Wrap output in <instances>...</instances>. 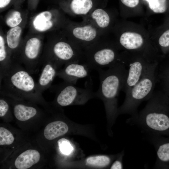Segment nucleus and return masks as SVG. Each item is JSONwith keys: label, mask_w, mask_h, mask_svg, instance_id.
Here are the masks:
<instances>
[{"label": "nucleus", "mask_w": 169, "mask_h": 169, "mask_svg": "<svg viewBox=\"0 0 169 169\" xmlns=\"http://www.w3.org/2000/svg\"><path fill=\"white\" fill-rule=\"evenodd\" d=\"M92 23L98 29H104L109 25L110 19L109 15L104 10L100 8L94 10L90 14Z\"/></svg>", "instance_id": "20"}, {"label": "nucleus", "mask_w": 169, "mask_h": 169, "mask_svg": "<svg viewBox=\"0 0 169 169\" xmlns=\"http://www.w3.org/2000/svg\"><path fill=\"white\" fill-rule=\"evenodd\" d=\"M68 130V126L65 122L56 121L49 123L46 126L44 135L47 140H52L65 134Z\"/></svg>", "instance_id": "17"}, {"label": "nucleus", "mask_w": 169, "mask_h": 169, "mask_svg": "<svg viewBox=\"0 0 169 169\" xmlns=\"http://www.w3.org/2000/svg\"><path fill=\"white\" fill-rule=\"evenodd\" d=\"M58 143L60 151L64 154L68 155L73 150V147L69 141L65 138L59 140Z\"/></svg>", "instance_id": "27"}, {"label": "nucleus", "mask_w": 169, "mask_h": 169, "mask_svg": "<svg viewBox=\"0 0 169 169\" xmlns=\"http://www.w3.org/2000/svg\"><path fill=\"white\" fill-rule=\"evenodd\" d=\"M119 61L128 68L127 75L122 90L126 94L141 79L152 63L140 58L128 60L120 57Z\"/></svg>", "instance_id": "9"}, {"label": "nucleus", "mask_w": 169, "mask_h": 169, "mask_svg": "<svg viewBox=\"0 0 169 169\" xmlns=\"http://www.w3.org/2000/svg\"><path fill=\"white\" fill-rule=\"evenodd\" d=\"M93 6L92 0H72L70 7L73 14L84 16L89 14Z\"/></svg>", "instance_id": "21"}, {"label": "nucleus", "mask_w": 169, "mask_h": 169, "mask_svg": "<svg viewBox=\"0 0 169 169\" xmlns=\"http://www.w3.org/2000/svg\"><path fill=\"white\" fill-rule=\"evenodd\" d=\"M158 62L153 63L141 79L125 94V98L120 111L129 114L135 121L138 115L137 109L143 101L151 97L158 82L157 69Z\"/></svg>", "instance_id": "4"}, {"label": "nucleus", "mask_w": 169, "mask_h": 169, "mask_svg": "<svg viewBox=\"0 0 169 169\" xmlns=\"http://www.w3.org/2000/svg\"><path fill=\"white\" fill-rule=\"evenodd\" d=\"M150 8L156 13H163L167 9V0H146Z\"/></svg>", "instance_id": "23"}, {"label": "nucleus", "mask_w": 169, "mask_h": 169, "mask_svg": "<svg viewBox=\"0 0 169 169\" xmlns=\"http://www.w3.org/2000/svg\"><path fill=\"white\" fill-rule=\"evenodd\" d=\"M99 33L98 29L92 23L77 25L71 30L72 35L75 39L73 42L83 50L98 40Z\"/></svg>", "instance_id": "10"}, {"label": "nucleus", "mask_w": 169, "mask_h": 169, "mask_svg": "<svg viewBox=\"0 0 169 169\" xmlns=\"http://www.w3.org/2000/svg\"><path fill=\"white\" fill-rule=\"evenodd\" d=\"M159 138L156 144V166L159 168L169 169V139Z\"/></svg>", "instance_id": "14"}, {"label": "nucleus", "mask_w": 169, "mask_h": 169, "mask_svg": "<svg viewBox=\"0 0 169 169\" xmlns=\"http://www.w3.org/2000/svg\"><path fill=\"white\" fill-rule=\"evenodd\" d=\"M162 87V91L169 99V79L160 81Z\"/></svg>", "instance_id": "31"}, {"label": "nucleus", "mask_w": 169, "mask_h": 169, "mask_svg": "<svg viewBox=\"0 0 169 169\" xmlns=\"http://www.w3.org/2000/svg\"><path fill=\"white\" fill-rule=\"evenodd\" d=\"M13 112L17 119L20 121H24L35 116L38 111L33 106L18 103L14 105Z\"/></svg>", "instance_id": "19"}, {"label": "nucleus", "mask_w": 169, "mask_h": 169, "mask_svg": "<svg viewBox=\"0 0 169 169\" xmlns=\"http://www.w3.org/2000/svg\"><path fill=\"white\" fill-rule=\"evenodd\" d=\"M90 69L83 62H71L66 64L64 67L60 69L57 72V76L64 81L75 84L79 79L89 75Z\"/></svg>", "instance_id": "12"}, {"label": "nucleus", "mask_w": 169, "mask_h": 169, "mask_svg": "<svg viewBox=\"0 0 169 169\" xmlns=\"http://www.w3.org/2000/svg\"><path fill=\"white\" fill-rule=\"evenodd\" d=\"M41 66V72L37 85L38 90L42 93L49 88L55 78L58 71L60 68L52 59L44 55L40 59L38 65Z\"/></svg>", "instance_id": "11"}, {"label": "nucleus", "mask_w": 169, "mask_h": 169, "mask_svg": "<svg viewBox=\"0 0 169 169\" xmlns=\"http://www.w3.org/2000/svg\"><path fill=\"white\" fill-rule=\"evenodd\" d=\"M57 18L49 11H44L37 14L32 21V25L36 31L43 32L48 31L54 27Z\"/></svg>", "instance_id": "13"}, {"label": "nucleus", "mask_w": 169, "mask_h": 169, "mask_svg": "<svg viewBox=\"0 0 169 169\" xmlns=\"http://www.w3.org/2000/svg\"><path fill=\"white\" fill-rule=\"evenodd\" d=\"M0 94L15 99H39L41 94L37 83L22 64L13 62L0 78Z\"/></svg>", "instance_id": "2"}, {"label": "nucleus", "mask_w": 169, "mask_h": 169, "mask_svg": "<svg viewBox=\"0 0 169 169\" xmlns=\"http://www.w3.org/2000/svg\"><path fill=\"white\" fill-rule=\"evenodd\" d=\"M14 140L12 134L3 127H0V145H9L12 144Z\"/></svg>", "instance_id": "25"}, {"label": "nucleus", "mask_w": 169, "mask_h": 169, "mask_svg": "<svg viewBox=\"0 0 169 169\" xmlns=\"http://www.w3.org/2000/svg\"><path fill=\"white\" fill-rule=\"evenodd\" d=\"M13 62L11 53L2 35H0V78L10 68Z\"/></svg>", "instance_id": "18"}, {"label": "nucleus", "mask_w": 169, "mask_h": 169, "mask_svg": "<svg viewBox=\"0 0 169 169\" xmlns=\"http://www.w3.org/2000/svg\"></svg>", "instance_id": "34"}, {"label": "nucleus", "mask_w": 169, "mask_h": 169, "mask_svg": "<svg viewBox=\"0 0 169 169\" xmlns=\"http://www.w3.org/2000/svg\"><path fill=\"white\" fill-rule=\"evenodd\" d=\"M121 2L126 6L130 8H134L137 6L139 0H120Z\"/></svg>", "instance_id": "30"}, {"label": "nucleus", "mask_w": 169, "mask_h": 169, "mask_svg": "<svg viewBox=\"0 0 169 169\" xmlns=\"http://www.w3.org/2000/svg\"><path fill=\"white\" fill-rule=\"evenodd\" d=\"M169 99L162 91H154L135 120L156 135L169 136Z\"/></svg>", "instance_id": "1"}, {"label": "nucleus", "mask_w": 169, "mask_h": 169, "mask_svg": "<svg viewBox=\"0 0 169 169\" xmlns=\"http://www.w3.org/2000/svg\"><path fill=\"white\" fill-rule=\"evenodd\" d=\"M84 62L90 69L110 67L119 61L116 51L99 40L83 50Z\"/></svg>", "instance_id": "5"}, {"label": "nucleus", "mask_w": 169, "mask_h": 169, "mask_svg": "<svg viewBox=\"0 0 169 169\" xmlns=\"http://www.w3.org/2000/svg\"><path fill=\"white\" fill-rule=\"evenodd\" d=\"M11 1V0H0V8H3L7 6Z\"/></svg>", "instance_id": "33"}, {"label": "nucleus", "mask_w": 169, "mask_h": 169, "mask_svg": "<svg viewBox=\"0 0 169 169\" xmlns=\"http://www.w3.org/2000/svg\"><path fill=\"white\" fill-rule=\"evenodd\" d=\"M9 109L8 104L1 97L0 99V116L2 117L5 116L8 112Z\"/></svg>", "instance_id": "29"}, {"label": "nucleus", "mask_w": 169, "mask_h": 169, "mask_svg": "<svg viewBox=\"0 0 169 169\" xmlns=\"http://www.w3.org/2000/svg\"><path fill=\"white\" fill-rule=\"evenodd\" d=\"M22 21L21 13L18 11H15L12 12L7 18L5 22L8 26L12 28L18 26Z\"/></svg>", "instance_id": "24"}, {"label": "nucleus", "mask_w": 169, "mask_h": 169, "mask_svg": "<svg viewBox=\"0 0 169 169\" xmlns=\"http://www.w3.org/2000/svg\"><path fill=\"white\" fill-rule=\"evenodd\" d=\"M158 42L163 53L166 54L169 51V28L165 31L161 35Z\"/></svg>", "instance_id": "26"}, {"label": "nucleus", "mask_w": 169, "mask_h": 169, "mask_svg": "<svg viewBox=\"0 0 169 169\" xmlns=\"http://www.w3.org/2000/svg\"><path fill=\"white\" fill-rule=\"evenodd\" d=\"M119 42L121 46L129 50H137L143 47L144 40L139 33L133 32H126L120 36Z\"/></svg>", "instance_id": "15"}, {"label": "nucleus", "mask_w": 169, "mask_h": 169, "mask_svg": "<svg viewBox=\"0 0 169 169\" xmlns=\"http://www.w3.org/2000/svg\"><path fill=\"white\" fill-rule=\"evenodd\" d=\"M44 54L54 60L60 69L70 62H84L83 50L72 41L55 42L46 49Z\"/></svg>", "instance_id": "6"}, {"label": "nucleus", "mask_w": 169, "mask_h": 169, "mask_svg": "<svg viewBox=\"0 0 169 169\" xmlns=\"http://www.w3.org/2000/svg\"><path fill=\"white\" fill-rule=\"evenodd\" d=\"M158 81L169 79V64L164 66H158L157 70Z\"/></svg>", "instance_id": "28"}, {"label": "nucleus", "mask_w": 169, "mask_h": 169, "mask_svg": "<svg viewBox=\"0 0 169 169\" xmlns=\"http://www.w3.org/2000/svg\"><path fill=\"white\" fill-rule=\"evenodd\" d=\"M49 88L56 93V103L62 106L69 105L75 101H84L95 95L90 86L81 88L64 81L51 85Z\"/></svg>", "instance_id": "7"}, {"label": "nucleus", "mask_w": 169, "mask_h": 169, "mask_svg": "<svg viewBox=\"0 0 169 169\" xmlns=\"http://www.w3.org/2000/svg\"><path fill=\"white\" fill-rule=\"evenodd\" d=\"M100 81L99 88L95 95L101 97L105 101L108 110L115 113L117 97L122 90L127 73L124 63L118 61L106 70H96Z\"/></svg>", "instance_id": "3"}, {"label": "nucleus", "mask_w": 169, "mask_h": 169, "mask_svg": "<svg viewBox=\"0 0 169 169\" xmlns=\"http://www.w3.org/2000/svg\"><path fill=\"white\" fill-rule=\"evenodd\" d=\"M110 162V158L105 156L90 157L86 161L87 165L100 167H104L108 166Z\"/></svg>", "instance_id": "22"}, {"label": "nucleus", "mask_w": 169, "mask_h": 169, "mask_svg": "<svg viewBox=\"0 0 169 169\" xmlns=\"http://www.w3.org/2000/svg\"><path fill=\"white\" fill-rule=\"evenodd\" d=\"M40 159V155L37 150H27L21 154L16 159L14 165L18 169H27L37 163Z\"/></svg>", "instance_id": "16"}, {"label": "nucleus", "mask_w": 169, "mask_h": 169, "mask_svg": "<svg viewBox=\"0 0 169 169\" xmlns=\"http://www.w3.org/2000/svg\"><path fill=\"white\" fill-rule=\"evenodd\" d=\"M123 168L121 162L118 160L115 161L111 166V169H121Z\"/></svg>", "instance_id": "32"}, {"label": "nucleus", "mask_w": 169, "mask_h": 169, "mask_svg": "<svg viewBox=\"0 0 169 169\" xmlns=\"http://www.w3.org/2000/svg\"><path fill=\"white\" fill-rule=\"evenodd\" d=\"M42 48L41 41L37 37L31 38L22 46L19 62L23 64L24 67L31 74L38 69Z\"/></svg>", "instance_id": "8"}]
</instances>
